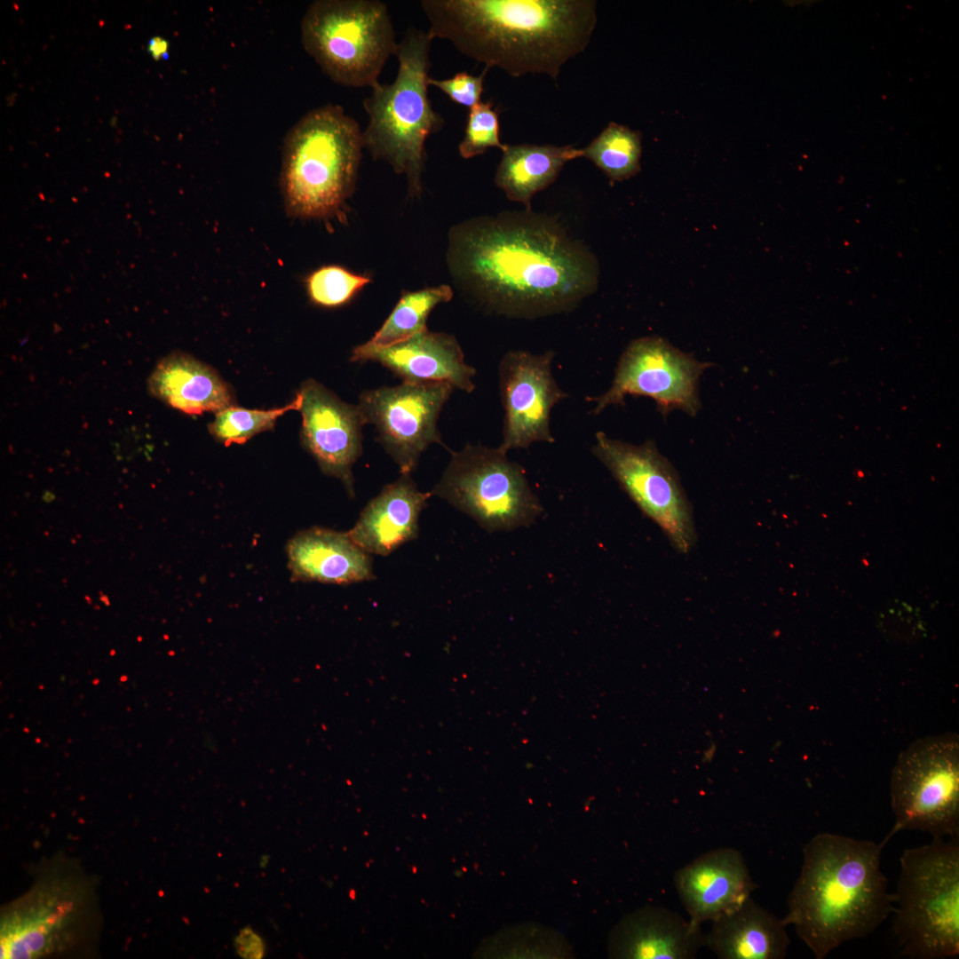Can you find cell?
<instances>
[{
  "label": "cell",
  "mask_w": 959,
  "mask_h": 959,
  "mask_svg": "<svg viewBox=\"0 0 959 959\" xmlns=\"http://www.w3.org/2000/svg\"><path fill=\"white\" fill-rule=\"evenodd\" d=\"M433 40L511 76L544 74L588 46L597 24L593 0H422Z\"/></svg>",
  "instance_id": "obj_2"
},
{
  "label": "cell",
  "mask_w": 959,
  "mask_h": 959,
  "mask_svg": "<svg viewBox=\"0 0 959 959\" xmlns=\"http://www.w3.org/2000/svg\"><path fill=\"white\" fill-rule=\"evenodd\" d=\"M305 51L335 83L370 87L398 42L386 4L377 0H318L301 23Z\"/></svg>",
  "instance_id": "obj_8"
},
{
  "label": "cell",
  "mask_w": 959,
  "mask_h": 959,
  "mask_svg": "<svg viewBox=\"0 0 959 959\" xmlns=\"http://www.w3.org/2000/svg\"><path fill=\"white\" fill-rule=\"evenodd\" d=\"M287 551L294 580L350 584L375 579L370 554L347 533L313 527L295 535Z\"/></svg>",
  "instance_id": "obj_20"
},
{
  "label": "cell",
  "mask_w": 959,
  "mask_h": 959,
  "mask_svg": "<svg viewBox=\"0 0 959 959\" xmlns=\"http://www.w3.org/2000/svg\"><path fill=\"white\" fill-rule=\"evenodd\" d=\"M641 134L610 123L585 148L582 157L591 161L611 181H623L640 171Z\"/></svg>",
  "instance_id": "obj_25"
},
{
  "label": "cell",
  "mask_w": 959,
  "mask_h": 959,
  "mask_svg": "<svg viewBox=\"0 0 959 959\" xmlns=\"http://www.w3.org/2000/svg\"><path fill=\"white\" fill-rule=\"evenodd\" d=\"M884 844L831 833H820L805 844L782 920L794 926L815 958L871 934L893 913L881 870Z\"/></svg>",
  "instance_id": "obj_3"
},
{
  "label": "cell",
  "mask_w": 959,
  "mask_h": 959,
  "mask_svg": "<svg viewBox=\"0 0 959 959\" xmlns=\"http://www.w3.org/2000/svg\"><path fill=\"white\" fill-rule=\"evenodd\" d=\"M499 448L467 443L431 491L489 533L532 525L543 512L525 470Z\"/></svg>",
  "instance_id": "obj_9"
},
{
  "label": "cell",
  "mask_w": 959,
  "mask_h": 959,
  "mask_svg": "<svg viewBox=\"0 0 959 959\" xmlns=\"http://www.w3.org/2000/svg\"><path fill=\"white\" fill-rule=\"evenodd\" d=\"M238 953L247 958H259L264 954V945L261 938L254 933H250L247 929L242 931L236 939Z\"/></svg>",
  "instance_id": "obj_30"
},
{
  "label": "cell",
  "mask_w": 959,
  "mask_h": 959,
  "mask_svg": "<svg viewBox=\"0 0 959 959\" xmlns=\"http://www.w3.org/2000/svg\"><path fill=\"white\" fill-rule=\"evenodd\" d=\"M453 292L448 285L403 291L400 298L383 325L367 341L374 346H387L406 340L425 329L433 308L448 302Z\"/></svg>",
  "instance_id": "obj_24"
},
{
  "label": "cell",
  "mask_w": 959,
  "mask_h": 959,
  "mask_svg": "<svg viewBox=\"0 0 959 959\" xmlns=\"http://www.w3.org/2000/svg\"><path fill=\"white\" fill-rule=\"evenodd\" d=\"M370 279L339 265H326L310 272L304 285L310 302L324 308H336L349 303Z\"/></svg>",
  "instance_id": "obj_27"
},
{
  "label": "cell",
  "mask_w": 959,
  "mask_h": 959,
  "mask_svg": "<svg viewBox=\"0 0 959 959\" xmlns=\"http://www.w3.org/2000/svg\"><path fill=\"white\" fill-rule=\"evenodd\" d=\"M593 455L606 467L641 512L661 527L672 546L686 554L697 535L692 506L670 462L654 440L641 445L598 432Z\"/></svg>",
  "instance_id": "obj_11"
},
{
  "label": "cell",
  "mask_w": 959,
  "mask_h": 959,
  "mask_svg": "<svg viewBox=\"0 0 959 959\" xmlns=\"http://www.w3.org/2000/svg\"><path fill=\"white\" fill-rule=\"evenodd\" d=\"M499 117L490 101L470 108L464 137L458 146L463 158L470 159L484 154L489 147L503 149L499 136Z\"/></svg>",
  "instance_id": "obj_28"
},
{
  "label": "cell",
  "mask_w": 959,
  "mask_h": 959,
  "mask_svg": "<svg viewBox=\"0 0 959 959\" xmlns=\"http://www.w3.org/2000/svg\"><path fill=\"white\" fill-rule=\"evenodd\" d=\"M432 39L427 31L408 28L398 42V72L390 84L379 82L363 100L368 123L363 146L374 160L387 162L406 176L410 197L422 193L426 162L425 141L439 131L444 119L428 97Z\"/></svg>",
  "instance_id": "obj_5"
},
{
  "label": "cell",
  "mask_w": 959,
  "mask_h": 959,
  "mask_svg": "<svg viewBox=\"0 0 959 959\" xmlns=\"http://www.w3.org/2000/svg\"><path fill=\"white\" fill-rule=\"evenodd\" d=\"M147 385L154 397L187 414L217 413L234 402L229 387L212 368L183 353L164 357Z\"/></svg>",
  "instance_id": "obj_22"
},
{
  "label": "cell",
  "mask_w": 959,
  "mask_h": 959,
  "mask_svg": "<svg viewBox=\"0 0 959 959\" xmlns=\"http://www.w3.org/2000/svg\"><path fill=\"white\" fill-rule=\"evenodd\" d=\"M895 824L889 834L919 830L933 838L959 836L957 735L925 737L903 750L891 775Z\"/></svg>",
  "instance_id": "obj_10"
},
{
  "label": "cell",
  "mask_w": 959,
  "mask_h": 959,
  "mask_svg": "<svg viewBox=\"0 0 959 959\" xmlns=\"http://www.w3.org/2000/svg\"><path fill=\"white\" fill-rule=\"evenodd\" d=\"M147 50L155 60L166 59L169 52V42L162 36H154L148 41Z\"/></svg>",
  "instance_id": "obj_31"
},
{
  "label": "cell",
  "mask_w": 959,
  "mask_h": 959,
  "mask_svg": "<svg viewBox=\"0 0 959 959\" xmlns=\"http://www.w3.org/2000/svg\"><path fill=\"white\" fill-rule=\"evenodd\" d=\"M301 397L297 392L294 400L282 408L272 409H249L229 406L216 413L209 425L210 434L226 447L232 443H244L252 436L273 428L279 416L289 410H298Z\"/></svg>",
  "instance_id": "obj_26"
},
{
  "label": "cell",
  "mask_w": 959,
  "mask_h": 959,
  "mask_svg": "<svg viewBox=\"0 0 959 959\" xmlns=\"http://www.w3.org/2000/svg\"><path fill=\"white\" fill-rule=\"evenodd\" d=\"M29 888L1 909V958L67 955L102 926L99 884L74 856L58 852L32 873Z\"/></svg>",
  "instance_id": "obj_4"
},
{
  "label": "cell",
  "mask_w": 959,
  "mask_h": 959,
  "mask_svg": "<svg viewBox=\"0 0 959 959\" xmlns=\"http://www.w3.org/2000/svg\"><path fill=\"white\" fill-rule=\"evenodd\" d=\"M711 366L662 337H639L631 341L621 355L610 388L587 400L595 402L593 414L612 405H622L625 397L632 395L651 398L663 416L679 409L693 416L701 406L700 378Z\"/></svg>",
  "instance_id": "obj_12"
},
{
  "label": "cell",
  "mask_w": 959,
  "mask_h": 959,
  "mask_svg": "<svg viewBox=\"0 0 959 959\" xmlns=\"http://www.w3.org/2000/svg\"><path fill=\"white\" fill-rule=\"evenodd\" d=\"M453 389L446 383L402 382L360 395L357 405L366 424L375 426L377 440L401 474L410 475L431 444L442 443L437 423Z\"/></svg>",
  "instance_id": "obj_13"
},
{
  "label": "cell",
  "mask_w": 959,
  "mask_h": 959,
  "mask_svg": "<svg viewBox=\"0 0 959 959\" xmlns=\"http://www.w3.org/2000/svg\"><path fill=\"white\" fill-rule=\"evenodd\" d=\"M448 265L460 289L509 316L569 310L597 289L598 262L553 219L526 210L452 228Z\"/></svg>",
  "instance_id": "obj_1"
},
{
  "label": "cell",
  "mask_w": 959,
  "mask_h": 959,
  "mask_svg": "<svg viewBox=\"0 0 959 959\" xmlns=\"http://www.w3.org/2000/svg\"><path fill=\"white\" fill-rule=\"evenodd\" d=\"M892 893L899 955L914 959L959 955V844L933 838L905 849Z\"/></svg>",
  "instance_id": "obj_7"
},
{
  "label": "cell",
  "mask_w": 959,
  "mask_h": 959,
  "mask_svg": "<svg viewBox=\"0 0 959 959\" xmlns=\"http://www.w3.org/2000/svg\"><path fill=\"white\" fill-rule=\"evenodd\" d=\"M701 925L663 907L646 906L624 916L609 938V954L627 959H692L704 947Z\"/></svg>",
  "instance_id": "obj_18"
},
{
  "label": "cell",
  "mask_w": 959,
  "mask_h": 959,
  "mask_svg": "<svg viewBox=\"0 0 959 959\" xmlns=\"http://www.w3.org/2000/svg\"><path fill=\"white\" fill-rule=\"evenodd\" d=\"M690 920L701 925L736 909L757 888L741 852L709 851L678 869L674 877Z\"/></svg>",
  "instance_id": "obj_17"
},
{
  "label": "cell",
  "mask_w": 959,
  "mask_h": 959,
  "mask_svg": "<svg viewBox=\"0 0 959 959\" xmlns=\"http://www.w3.org/2000/svg\"><path fill=\"white\" fill-rule=\"evenodd\" d=\"M487 72V68H485L480 75L459 72L448 79L429 77L428 84L440 90L453 102L472 108L481 101L484 78Z\"/></svg>",
  "instance_id": "obj_29"
},
{
  "label": "cell",
  "mask_w": 959,
  "mask_h": 959,
  "mask_svg": "<svg viewBox=\"0 0 959 959\" xmlns=\"http://www.w3.org/2000/svg\"><path fill=\"white\" fill-rule=\"evenodd\" d=\"M432 495L402 474L368 503L347 534L366 552L387 556L417 537L419 515Z\"/></svg>",
  "instance_id": "obj_19"
},
{
  "label": "cell",
  "mask_w": 959,
  "mask_h": 959,
  "mask_svg": "<svg viewBox=\"0 0 959 959\" xmlns=\"http://www.w3.org/2000/svg\"><path fill=\"white\" fill-rule=\"evenodd\" d=\"M362 131L337 105L305 115L283 144L281 187L285 210L297 218L337 215L354 192Z\"/></svg>",
  "instance_id": "obj_6"
},
{
  "label": "cell",
  "mask_w": 959,
  "mask_h": 959,
  "mask_svg": "<svg viewBox=\"0 0 959 959\" xmlns=\"http://www.w3.org/2000/svg\"><path fill=\"white\" fill-rule=\"evenodd\" d=\"M786 926L749 898L712 922L704 947L721 959H782L790 944Z\"/></svg>",
  "instance_id": "obj_21"
},
{
  "label": "cell",
  "mask_w": 959,
  "mask_h": 959,
  "mask_svg": "<svg viewBox=\"0 0 959 959\" xmlns=\"http://www.w3.org/2000/svg\"><path fill=\"white\" fill-rule=\"evenodd\" d=\"M495 183L508 199L531 210V200L552 184L563 166L582 157V149L572 146L504 145Z\"/></svg>",
  "instance_id": "obj_23"
},
{
  "label": "cell",
  "mask_w": 959,
  "mask_h": 959,
  "mask_svg": "<svg viewBox=\"0 0 959 959\" xmlns=\"http://www.w3.org/2000/svg\"><path fill=\"white\" fill-rule=\"evenodd\" d=\"M301 397V440L326 475L340 480L354 497L353 466L362 453V427L358 405L342 401L313 379L304 382Z\"/></svg>",
  "instance_id": "obj_15"
},
{
  "label": "cell",
  "mask_w": 959,
  "mask_h": 959,
  "mask_svg": "<svg viewBox=\"0 0 959 959\" xmlns=\"http://www.w3.org/2000/svg\"><path fill=\"white\" fill-rule=\"evenodd\" d=\"M350 360L380 363L405 383H446L466 392L475 389V369L464 361L456 337L442 332L425 329L382 347L366 342L353 350Z\"/></svg>",
  "instance_id": "obj_16"
},
{
  "label": "cell",
  "mask_w": 959,
  "mask_h": 959,
  "mask_svg": "<svg viewBox=\"0 0 959 959\" xmlns=\"http://www.w3.org/2000/svg\"><path fill=\"white\" fill-rule=\"evenodd\" d=\"M554 355L552 351L534 354L518 350L502 358L499 383L504 417L498 447L502 451L555 441L550 429L551 412L567 394L552 376Z\"/></svg>",
  "instance_id": "obj_14"
}]
</instances>
